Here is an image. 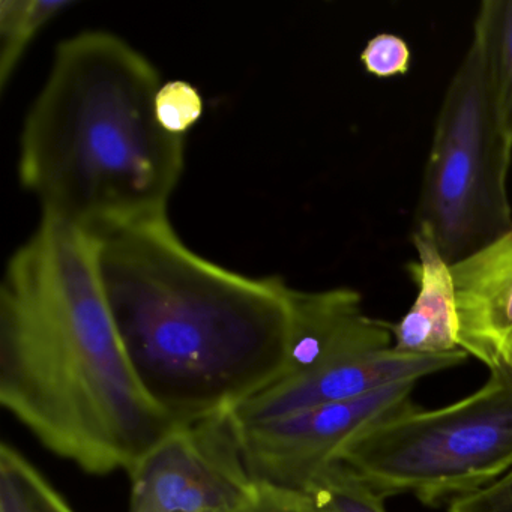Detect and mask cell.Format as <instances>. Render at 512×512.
Returning <instances> with one entry per match:
<instances>
[{
    "instance_id": "6da1fadb",
    "label": "cell",
    "mask_w": 512,
    "mask_h": 512,
    "mask_svg": "<svg viewBox=\"0 0 512 512\" xmlns=\"http://www.w3.org/2000/svg\"><path fill=\"white\" fill-rule=\"evenodd\" d=\"M0 403L89 475L130 472L181 427L140 385L104 298L91 239L43 218L0 290Z\"/></svg>"
},
{
    "instance_id": "7a4b0ae2",
    "label": "cell",
    "mask_w": 512,
    "mask_h": 512,
    "mask_svg": "<svg viewBox=\"0 0 512 512\" xmlns=\"http://www.w3.org/2000/svg\"><path fill=\"white\" fill-rule=\"evenodd\" d=\"M86 235L134 373L176 424L233 412L284 373L295 287L283 278L199 256L167 217Z\"/></svg>"
},
{
    "instance_id": "3957f363",
    "label": "cell",
    "mask_w": 512,
    "mask_h": 512,
    "mask_svg": "<svg viewBox=\"0 0 512 512\" xmlns=\"http://www.w3.org/2000/svg\"><path fill=\"white\" fill-rule=\"evenodd\" d=\"M160 74L103 31L68 38L29 109L19 178L43 218L85 233L167 217L185 139L155 116Z\"/></svg>"
},
{
    "instance_id": "277c9868",
    "label": "cell",
    "mask_w": 512,
    "mask_h": 512,
    "mask_svg": "<svg viewBox=\"0 0 512 512\" xmlns=\"http://www.w3.org/2000/svg\"><path fill=\"white\" fill-rule=\"evenodd\" d=\"M383 499L413 494L430 508L472 496L512 470V374L491 370L481 388L448 406L407 404L340 455Z\"/></svg>"
},
{
    "instance_id": "5b68a950",
    "label": "cell",
    "mask_w": 512,
    "mask_h": 512,
    "mask_svg": "<svg viewBox=\"0 0 512 512\" xmlns=\"http://www.w3.org/2000/svg\"><path fill=\"white\" fill-rule=\"evenodd\" d=\"M511 163L512 137L472 38L440 104L415 211V229L433 236L449 265L511 229Z\"/></svg>"
},
{
    "instance_id": "8992f818",
    "label": "cell",
    "mask_w": 512,
    "mask_h": 512,
    "mask_svg": "<svg viewBox=\"0 0 512 512\" xmlns=\"http://www.w3.org/2000/svg\"><path fill=\"white\" fill-rule=\"evenodd\" d=\"M128 475V512H239L259 490L232 412L175 428Z\"/></svg>"
},
{
    "instance_id": "52a82bcc",
    "label": "cell",
    "mask_w": 512,
    "mask_h": 512,
    "mask_svg": "<svg viewBox=\"0 0 512 512\" xmlns=\"http://www.w3.org/2000/svg\"><path fill=\"white\" fill-rule=\"evenodd\" d=\"M416 383L400 380L355 400L260 424H238L251 475L259 484L305 493L359 434L412 403Z\"/></svg>"
},
{
    "instance_id": "ba28073f",
    "label": "cell",
    "mask_w": 512,
    "mask_h": 512,
    "mask_svg": "<svg viewBox=\"0 0 512 512\" xmlns=\"http://www.w3.org/2000/svg\"><path fill=\"white\" fill-rule=\"evenodd\" d=\"M469 355L463 349L445 355H409L394 347L364 361L344 365L311 379L277 380L233 410L239 425L260 424L323 404L364 397L400 380H421L460 367Z\"/></svg>"
},
{
    "instance_id": "9c48e42d",
    "label": "cell",
    "mask_w": 512,
    "mask_h": 512,
    "mask_svg": "<svg viewBox=\"0 0 512 512\" xmlns=\"http://www.w3.org/2000/svg\"><path fill=\"white\" fill-rule=\"evenodd\" d=\"M451 269L458 347L488 371L512 374V226Z\"/></svg>"
},
{
    "instance_id": "30bf717a",
    "label": "cell",
    "mask_w": 512,
    "mask_h": 512,
    "mask_svg": "<svg viewBox=\"0 0 512 512\" xmlns=\"http://www.w3.org/2000/svg\"><path fill=\"white\" fill-rule=\"evenodd\" d=\"M418 260L409 263L418 295L398 322L389 323L392 347L409 355H445L458 347V317L451 265L443 259L433 236L413 229Z\"/></svg>"
},
{
    "instance_id": "8fae6325",
    "label": "cell",
    "mask_w": 512,
    "mask_h": 512,
    "mask_svg": "<svg viewBox=\"0 0 512 512\" xmlns=\"http://www.w3.org/2000/svg\"><path fill=\"white\" fill-rule=\"evenodd\" d=\"M473 38L484 53L500 121L512 137V0H484L473 23Z\"/></svg>"
},
{
    "instance_id": "7c38bea8",
    "label": "cell",
    "mask_w": 512,
    "mask_h": 512,
    "mask_svg": "<svg viewBox=\"0 0 512 512\" xmlns=\"http://www.w3.org/2000/svg\"><path fill=\"white\" fill-rule=\"evenodd\" d=\"M71 5L70 0L0 2V88H7L32 41Z\"/></svg>"
},
{
    "instance_id": "4fadbf2b",
    "label": "cell",
    "mask_w": 512,
    "mask_h": 512,
    "mask_svg": "<svg viewBox=\"0 0 512 512\" xmlns=\"http://www.w3.org/2000/svg\"><path fill=\"white\" fill-rule=\"evenodd\" d=\"M0 512H76L14 446H0Z\"/></svg>"
},
{
    "instance_id": "5bb4252c",
    "label": "cell",
    "mask_w": 512,
    "mask_h": 512,
    "mask_svg": "<svg viewBox=\"0 0 512 512\" xmlns=\"http://www.w3.org/2000/svg\"><path fill=\"white\" fill-rule=\"evenodd\" d=\"M305 494L319 512H386V500L341 461L320 472Z\"/></svg>"
},
{
    "instance_id": "9a60e30c",
    "label": "cell",
    "mask_w": 512,
    "mask_h": 512,
    "mask_svg": "<svg viewBox=\"0 0 512 512\" xmlns=\"http://www.w3.org/2000/svg\"><path fill=\"white\" fill-rule=\"evenodd\" d=\"M203 115L200 92L184 80L164 83L155 97V116L164 131L184 137Z\"/></svg>"
},
{
    "instance_id": "2e32d148",
    "label": "cell",
    "mask_w": 512,
    "mask_h": 512,
    "mask_svg": "<svg viewBox=\"0 0 512 512\" xmlns=\"http://www.w3.org/2000/svg\"><path fill=\"white\" fill-rule=\"evenodd\" d=\"M361 64L379 79L404 76L412 64V52L406 40L395 34H379L368 41L361 53Z\"/></svg>"
},
{
    "instance_id": "e0dca14e",
    "label": "cell",
    "mask_w": 512,
    "mask_h": 512,
    "mask_svg": "<svg viewBox=\"0 0 512 512\" xmlns=\"http://www.w3.org/2000/svg\"><path fill=\"white\" fill-rule=\"evenodd\" d=\"M239 512H319L310 497L299 491L259 484L256 497Z\"/></svg>"
},
{
    "instance_id": "ac0fdd59",
    "label": "cell",
    "mask_w": 512,
    "mask_h": 512,
    "mask_svg": "<svg viewBox=\"0 0 512 512\" xmlns=\"http://www.w3.org/2000/svg\"><path fill=\"white\" fill-rule=\"evenodd\" d=\"M473 512H512V470L470 500Z\"/></svg>"
}]
</instances>
